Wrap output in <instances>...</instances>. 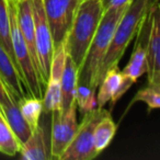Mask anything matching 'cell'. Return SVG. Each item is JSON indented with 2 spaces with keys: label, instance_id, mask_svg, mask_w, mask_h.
Segmentation results:
<instances>
[{
  "label": "cell",
  "instance_id": "obj_1",
  "mask_svg": "<svg viewBox=\"0 0 160 160\" xmlns=\"http://www.w3.org/2000/svg\"><path fill=\"white\" fill-rule=\"evenodd\" d=\"M155 1L156 0H133L131 1L129 6L125 10L116 25L110 46L99 69V85L107 71L111 67L118 65V62L122 58L124 52L126 51L127 46L133 41L134 36L137 35L139 29L146 21L149 9Z\"/></svg>",
  "mask_w": 160,
  "mask_h": 160
},
{
  "label": "cell",
  "instance_id": "obj_2",
  "mask_svg": "<svg viewBox=\"0 0 160 160\" xmlns=\"http://www.w3.org/2000/svg\"><path fill=\"white\" fill-rule=\"evenodd\" d=\"M128 6L104 10L98 30L85 56V59L78 69V83L98 89L99 69L110 46L116 25Z\"/></svg>",
  "mask_w": 160,
  "mask_h": 160
},
{
  "label": "cell",
  "instance_id": "obj_3",
  "mask_svg": "<svg viewBox=\"0 0 160 160\" xmlns=\"http://www.w3.org/2000/svg\"><path fill=\"white\" fill-rule=\"evenodd\" d=\"M101 0H81L65 40L67 54L77 68L81 66L103 16Z\"/></svg>",
  "mask_w": 160,
  "mask_h": 160
},
{
  "label": "cell",
  "instance_id": "obj_4",
  "mask_svg": "<svg viewBox=\"0 0 160 160\" xmlns=\"http://www.w3.org/2000/svg\"><path fill=\"white\" fill-rule=\"evenodd\" d=\"M108 112L104 108H96L88 113L82 114L83 118L71 142L60 155L59 160H92L99 156L94 147L93 132L97 123Z\"/></svg>",
  "mask_w": 160,
  "mask_h": 160
},
{
  "label": "cell",
  "instance_id": "obj_5",
  "mask_svg": "<svg viewBox=\"0 0 160 160\" xmlns=\"http://www.w3.org/2000/svg\"><path fill=\"white\" fill-rule=\"evenodd\" d=\"M81 0H43L54 49L65 42Z\"/></svg>",
  "mask_w": 160,
  "mask_h": 160
},
{
  "label": "cell",
  "instance_id": "obj_6",
  "mask_svg": "<svg viewBox=\"0 0 160 160\" xmlns=\"http://www.w3.org/2000/svg\"><path fill=\"white\" fill-rule=\"evenodd\" d=\"M34 20V38L38 53V64L41 69V77L44 87L46 86L52 57L54 54V44L49 25L43 7V0H32Z\"/></svg>",
  "mask_w": 160,
  "mask_h": 160
},
{
  "label": "cell",
  "instance_id": "obj_7",
  "mask_svg": "<svg viewBox=\"0 0 160 160\" xmlns=\"http://www.w3.org/2000/svg\"><path fill=\"white\" fill-rule=\"evenodd\" d=\"M52 133L49 148L52 159L59 160V157L67 148L69 142L75 136L78 128L77 122V107L72 104L67 111L52 112Z\"/></svg>",
  "mask_w": 160,
  "mask_h": 160
},
{
  "label": "cell",
  "instance_id": "obj_8",
  "mask_svg": "<svg viewBox=\"0 0 160 160\" xmlns=\"http://www.w3.org/2000/svg\"><path fill=\"white\" fill-rule=\"evenodd\" d=\"M147 19L149 20V33L145 47L148 62V85L160 87V23L158 0L151 5Z\"/></svg>",
  "mask_w": 160,
  "mask_h": 160
},
{
  "label": "cell",
  "instance_id": "obj_9",
  "mask_svg": "<svg viewBox=\"0 0 160 160\" xmlns=\"http://www.w3.org/2000/svg\"><path fill=\"white\" fill-rule=\"evenodd\" d=\"M67 55L65 42L55 48L52 57L48 77L45 86L43 96V111L46 113L59 111L60 110V82L64 70L65 58Z\"/></svg>",
  "mask_w": 160,
  "mask_h": 160
},
{
  "label": "cell",
  "instance_id": "obj_10",
  "mask_svg": "<svg viewBox=\"0 0 160 160\" xmlns=\"http://www.w3.org/2000/svg\"><path fill=\"white\" fill-rule=\"evenodd\" d=\"M134 81L124 76L118 68V65L111 67L99 85L97 94V108H104L110 103L111 108L116 101L134 85Z\"/></svg>",
  "mask_w": 160,
  "mask_h": 160
},
{
  "label": "cell",
  "instance_id": "obj_11",
  "mask_svg": "<svg viewBox=\"0 0 160 160\" xmlns=\"http://www.w3.org/2000/svg\"><path fill=\"white\" fill-rule=\"evenodd\" d=\"M16 6L17 21L20 32L27 43L28 49L30 52V55L34 62V66L36 68L38 76H40L41 82L43 85L42 77H41V69L38 64V53L35 47V38H34V20H33V8H32V0H21L19 2L14 3ZM44 87V85H43ZM45 89V87H44Z\"/></svg>",
  "mask_w": 160,
  "mask_h": 160
},
{
  "label": "cell",
  "instance_id": "obj_12",
  "mask_svg": "<svg viewBox=\"0 0 160 160\" xmlns=\"http://www.w3.org/2000/svg\"><path fill=\"white\" fill-rule=\"evenodd\" d=\"M0 78L6 89L16 101L29 96L22 77L11 56L0 45Z\"/></svg>",
  "mask_w": 160,
  "mask_h": 160
},
{
  "label": "cell",
  "instance_id": "obj_13",
  "mask_svg": "<svg viewBox=\"0 0 160 160\" xmlns=\"http://www.w3.org/2000/svg\"><path fill=\"white\" fill-rule=\"evenodd\" d=\"M20 157L23 160H51V148L47 144L44 127L38 124L32 129L31 135L20 147Z\"/></svg>",
  "mask_w": 160,
  "mask_h": 160
},
{
  "label": "cell",
  "instance_id": "obj_14",
  "mask_svg": "<svg viewBox=\"0 0 160 160\" xmlns=\"http://www.w3.org/2000/svg\"><path fill=\"white\" fill-rule=\"evenodd\" d=\"M78 85V68L67 54L60 82V110L67 111L75 104V94Z\"/></svg>",
  "mask_w": 160,
  "mask_h": 160
},
{
  "label": "cell",
  "instance_id": "obj_15",
  "mask_svg": "<svg viewBox=\"0 0 160 160\" xmlns=\"http://www.w3.org/2000/svg\"><path fill=\"white\" fill-rule=\"evenodd\" d=\"M0 112L2 113L5 120L11 128L12 133L17 137L20 145H22L29 138L32 133V128L22 116L19 109L18 101L11 100L3 105H0Z\"/></svg>",
  "mask_w": 160,
  "mask_h": 160
},
{
  "label": "cell",
  "instance_id": "obj_16",
  "mask_svg": "<svg viewBox=\"0 0 160 160\" xmlns=\"http://www.w3.org/2000/svg\"><path fill=\"white\" fill-rule=\"evenodd\" d=\"M121 71L124 76L133 80L134 82H136L138 78H140L142 75L147 73L148 62H147L146 47L142 43L140 38H138L137 43H136V47L132 54L128 64Z\"/></svg>",
  "mask_w": 160,
  "mask_h": 160
},
{
  "label": "cell",
  "instance_id": "obj_17",
  "mask_svg": "<svg viewBox=\"0 0 160 160\" xmlns=\"http://www.w3.org/2000/svg\"><path fill=\"white\" fill-rule=\"evenodd\" d=\"M116 128L118 126L112 118L111 113L108 111L97 123L93 132L94 147L99 153L110 145L116 133Z\"/></svg>",
  "mask_w": 160,
  "mask_h": 160
},
{
  "label": "cell",
  "instance_id": "obj_18",
  "mask_svg": "<svg viewBox=\"0 0 160 160\" xmlns=\"http://www.w3.org/2000/svg\"><path fill=\"white\" fill-rule=\"evenodd\" d=\"M22 116L32 129L40 124V118L43 112V100L35 97L28 96L18 101Z\"/></svg>",
  "mask_w": 160,
  "mask_h": 160
},
{
  "label": "cell",
  "instance_id": "obj_19",
  "mask_svg": "<svg viewBox=\"0 0 160 160\" xmlns=\"http://www.w3.org/2000/svg\"><path fill=\"white\" fill-rule=\"evenodd\" d=\"M20 147V142L0 112V152L7 156H14L19 152Z\"/></svg>",
  "mask_w": 160,
  "mask_h": 160
},
{
  "label": "cell",
  "instance_id": "obj_20",
  "mask_svg": "<svg viewBox=\"0 0 160 160\" xmlns=\"http://www.w3.org/2000/svg\"><path fill=\"white\" fill-rule=\"evenodd\" d=\"M0 45L13 59L11 38H10V9L9 0H0ZM16 64V62H14ZM17 66V65H16Z\"/></svg>",
  "mask_w": 160,
  "mask_h": 160
},
{
  "label": "cell",
  "instance_id": "obj_21",
  "mask_svg": "<svg viewBox=\"0 0 160 160\" xmlns=\"http://www.w3.org/2000/svg\"><path fill=\"white\" fill-rule=\"evenodd\" d=\"M97 89L85 85H77L75 94V103L81 114L88 113L97 108Z\"/></svg>",
  "mask_w": 160,
  "mask_h": 160
},
{
  "label": "cell",
  "instance_id": "obj_22",
  "mask_svg": "<svg viewBox=\"0 0 160 160\" xmlns=\"http://www.w3.org/2000/svg\"><path fill=\"white\" fill-rule=\"evenodd\" d=\"M142 101L148 107V112L156 110L160 107V87L152 85H147L146 87L138 90L136 96L134 97L132 103Z\"/></svg>",
  "mask_w": 160,
  "mask_h": 160
},
{
  "label": "cell",
  "instance_id": "obj_23",
  "mask_svg": "<svg viewBox=\"0 0 160 160\" xmlns=\"http://www.w3.org/2000/svg\"><path fill=\"white\" fill-rule=\"evenodd\" d=\"M132 0H101L103 9L107 10L110 8H122L126 7L131 3Z\"/></svg>",
  "mask_w": 160,
  "mask_h": 160
},
{
  "label": "cell",
  "instance_id": "obj_24",
  "mask_svg": "<svg viewBox=\"0 0 160 160\" xmlns=\"http://www.w3.org/2000/svg\"><path fill=\"white\" fill-rule=\"evenodd\" d=\"M11 100H14V99L10 96V93L8 92V90L6 89L5 85H3L2 80L0 78V105L6 104V103L10 102Z\"/></svg>",
  "mask_w": 160,
  "mask_h": 160
},
{
  "label": "cell",
  "instance_id": "obj_25",
  "mask_svg": "<svg viewBox=\"0 0 160 160\" xmlns=\"http://www.w3.org/2000/svg\"><path fill=\"white\" fill-rule=\"evenodd\" d=\"M9 1H11V2H14V3H17V2H19V1H21V0H9Z\"/></svg>",
  "mask_w": 160,
  "mask_h": 160
},
{
  "label": "cell",
  "instance_id": "obj_26",
  "mask_svg": "<svg viewBox=\"0 0 160 160\" xmlns=\"http://www.w3.org/2000/svg\"><path fill=\"white\" fill-rule=\"evenodd\" d=\"M132 1H133V0H132Z\"/></svg>",
  "mask_w": 160,
  "mask_h": 160
}]
</instances>
